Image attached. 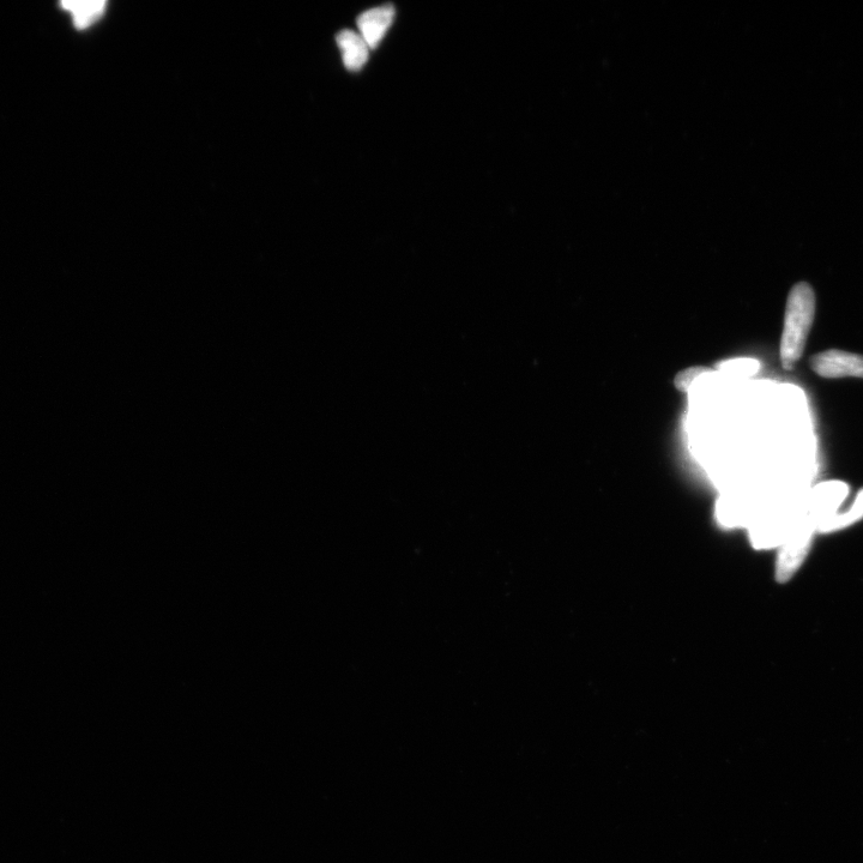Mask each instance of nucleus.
Instances as JSON below:
<instances>
[{"label": "nucleus", "instance_id": "nucleus-1", "mask_svg": "<svg viewBox=\"0 0 863 863\" xmlns=\"http://www.w3.org/2000/svg\"><path fill=\"white\" fill-rule=\"evenodd\" d=\"M816 316V294L811 285L800 282L788 295L781 339V362L784 370L792 371L804 355Z\"/></svg>", "mask_w": 863, "mask_h": 863}, {"label": "nucleus", "instance_id": "nucleus-2", "mask_svg": "<svg viewBox=\"0 0 863 863\" xmlns=\"http://www.w3.org/2000/svg\"><path fill=\"white\" fill-rule=\"evenodd\" d=\"M820 521L808 512L800 517L790 530L778 553L776 578L778 582H789L799 571L811 551L813 536L818 533Z\"/></svg>", "mask_w": 863, "mask_h": 863}, {"label": "nucleus", "instance_id": "nucleus-3", "mask_svg": "<svg viewBox=\"0 0 863 863\" xmlns=\"http://www.w3.org/2000/svg\"><path fill=\"white\" fill-rule=\"evenodd\" d=\"M811 368L818 376L828 379L861 378L863 379V355L831 349L813 355Z\"/></svg>", "mask_w": 863, "mask_h": 863}, {"label": "nucleus", "instance_id": "nucleus-4", "mask_svg": "<svg viewBox=\"0 0 863 863\" xmlns=\"http://www.w3.org/2000/svg\"><path fill=\"white\" fill-rule=\"evenodd\" d=\"M395 18V9L391 5L379 6L367 10L358 18L360 35L370 48H377L384 39Z\"/></svg>", "mask_w": 863, "mask_h": 863}, {"label": "nucleus", "instance_id": "nucleus-5", "mask_svg": "<svg viewBox=\"0 0 863 863\" xmlns=\"http://www.w3.org/2000/svg\"><path fill=\"white\" fill-rule=\"evenodd\" d=\"M337 44L340 46L343 63L348 70L359 71L364 68L368 56H370L371 48L368 47L360 33H355L353 30H343L337 35Z\"/></svg>", "mask_w": 863, "mask_h": 863}, {"label": "nucleus", "instance_id": "nucleus-6", "mask_svg": "<svg viewBox=\"0 0 863 863\" xmlns=\"http://www.w3.org/2000/svg\"><path fill=\"white\" fill-rule=\"evenodd\" d=\"M62 6L74 15L75 26L84 29L94 23L104 14L106 2L102 0H77V2H64Z\"/></svg>", "mask_w": 863, "mask_h": 863}, {"label": "nucleus", "instance_id": "nucleus-7", "mask_svg": "<svg viewBox=\"0 0 863 863\" xmlns=\"http://www.w3.org/2000/svg\"><path fill=\"white\" fill-rule=\"evenodd\" d=\"M863 518V491L860 492L856 502L849 511L844 514H835L826 518L819 525L818 533L830 534L835 531L846 529L855 523H858Z\"/></svg>", "mask_w": 863, "mask_h": 863}, {"label": "nucleus", "instance_id": "nucleus-8", "mask_svg": "<svg viewBox=\"0 0 863 863\" xmlns=\"http://www.w3.org/2000/svg\"><path fill=\"white\" fill-rule=\"evenodd\" d=\"M709 372H712L711 368L705 366H693L690 368H686V370L679 372L677 374V377H675V388H677L680 392H684V394H686V392H689L694 380H696L700 376H703V374Z\"/></svg>", "mask_w": 863, "mask_h": 863}]
</instances>
